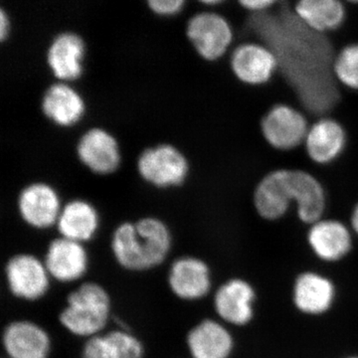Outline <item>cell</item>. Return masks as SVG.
Segmentation results:
<instances>
[{
	"instance_id": "cell-1",
	"label": "cell",
	"mask_w": 358,
	"mask_h": 358,
	"mask_svg": "<svg viewBox=\"0 0 358 358\" xmlns=\"http://www.w3.org/2000/svg\"><path fill=\"white\" fill-rule=\"evenodd\" d=\"M250 28L259 42L274 52L277 76L293 96V106L310 120L331 117L343 96L334 76L336 53L326 35L313 31L296 14L258 13Z\"/></svg>"
},
{
	"instance_id": "cell-2",
	"label": "cell",
	"mask_w": 358,
	"mask_h": 358,
	"mask_svg": "<svg viewBox=\"0 0 358 358\" xmlns=\"http://www.w3.org/2000/svg\"><path fill=\"white\" fill-rule=\"evenodd\" d=\"M254 204L258 215L268 222L286 217L296 208L303 225L326 217V188L315 174L301 169H278L266 174L257 185Z\"/></svg>"
},
{
	"instance_id": "cell-3",
	"label": "cell",
	"mask_w": 358,
	"mask_h": 358,
	"mask_svg": "<svg viewBox=\"0 0 358 358\" xmlns=\"http://www.w3.org/2000/svg\"><path fill=\"white\" fill-rule=\"evenodd\" d=\"M173 236L159 218L143 217L120 224L113 232L110 249L115 260L131 272H145L162 265L171 253Z\"/></svg>"
},
{
	"instance_id": "cell-4",
	"label": "cell",
	"mask_w": 358,
	"mask_h": 358,
	"mask_svg": "<svg viewBox=\"0 0 358 358\" xmlns=\"http://www.w3.org/2000/svg\"><path fill=\"white\" fill-rule=\"evenodd\" d=\"M110 319L112 299L96 282H85L71 292L58 317L68 333L86 339L102 334Z\"/></svg>"
},
{
	"instance_id": "cell-5",
	"label": "cell",
	"mask_w": 358,
	"mask_h": 358,
	"mask_svg": "<svg viewBox=\"0 0 358 358\" xmlns=\"http://www.w3.org/2000/svg\"><path fill=\"white\" fill-rule=\"evenodd\" d=\"M310 117L303 110L286 103H275L263 115L261 133L268 147L281 152H291L303 147Z\"/></svg>"
},
{
	"instance_id": "cell-6",
	"label": "cell",
	"mask_w": 358,
	"mask_h": 358,
	"mask_svg": "<svg viewBox=\"0 0 358 358\" xmlns=\"http://www.w3.org/2000/svg\"><path fill=\"white\" fill-rule=\"evenodd\" d=\"M141 178L157 188H171L185 182L190 166L187 157L171 143L145 148L136 162Z\"/></svg>"
},
{
	"instance_id": "cell-7",
	"label": "cell",
	"mask_w": 358,
	"mask_h": 358,
	"mask_svg": "<svg viewBox=\"0 0 358 358\" xmlns=\"http://www.w3.org/2000/svg\"><path fill=\"white\" fill-rule=\"evenodd\" d=\"M186 36L202 60L217 62L229 51L234 32L229 21L212 11L193 15L186 25Z\"/></svg>"
},
{
	"instance_id": "cell-8",
	"label": "cell",
	"mask_w": 358,
	"mask_h": 358,
	"mask_svg": "<svg viewBox=\"0 0 358 358\" xmlns=\"http://www.w3.org/2000/svg\"><path fill=\"white\" fill-rule=\"evenodd\" d=\"M229 68L231 74L245 86L263 87L277 75L279 62L267 45L246 41L231 52Z\"/></svg>"
},
{
	"instance_id": "cell-9",
	"label": "cell",
	"mask_w": 358,
	"mask_h": 358,
	"mask_svg": "<svg viewBox=\"0 0 358 358\" xmlns=\"http://www.w3.org/2000/svg\"><path fill=\"white\" fill-rule=\"evenodd\" d=\"M7 287L14 298L36 301L50 289L51 277L44 261L29 253L16 254L6 265Z\"/></svg>"
},
{
	"instance_id": "cell-10",
	"label": "cell",
	"mask_w": 358,
	"mask_h": 358,
	"mask_svg": "<svg viewBox=\"0 0 358 358\" xmlns=\"http://www.w3.org/2000/svg\"><path fill=\"white\" fill-rule=\"evenodd\" d=\"M348 143L343 124L333 117H322L310 122L303 150L315 166H329L343 157Z\"/></svg>"
},
{
	"instance_id": "cell-11",
	"label": "cell",
	"mask_w": 358,
	"mask_h": 358,
	"mask_svg": "<svg viewBox=\"0 0 358 358\" xmlns=\"http://www.w3.org/2000/svg\"><path fill=\"white\" fill-rule=\"evenodd\" d=\"M62 207L58 192L46 182L30 183L18 195L17 210L21 219L36 230L56 226Z\"/></svg>"
},
{
	"instance_id": "cell-12",
	"label": "cell",
	"mask_w": 358,
	"mask_h": 358,
	"mask_svg": "<svg viewBox=\"0 0 358 358\" xmlns=\"http://www.w3.org/2000/svg\"><path fill=\"white\" fill-rule=\"evenodd\" d=\"M76 154L85 167L99 176L114 173L121 166L119 141L105 129H90L82 134Z\"/></svg>"
},
{
	"instance_id": "cell-13",
	"label": "cell",
	"mask_w": 358,
	"mask_h": 358,
	"mask_svg": "<svg viewBox=\"0 0 358 358\" xmlns=\"http://www.w3.org/2000/svg\"><path fill=\"white\" fill-rule=\"evenodd\" d=\"M167 284L179 300H201L211 291L210 268L199 257H179L169 268Z\"/></svg>"
},
{
	"instance_id": "cell-14",
	"label": "cell",
	"mask_w": 358,
	"mask_h": 358,
	"mask_svg": "<svg viewBox=\"0 0 358 358\" xmlns=\"http://www.w3.org/2000/svg\"><path fill=\"white\" fill-rule=\"evenodd\" d=\"M306 240L313 253L324 262L343 260L353 247L350 225L336 218L324 217L308 226Z\"/></svg>"
},
{
	"instance_id": "cell-15",
	"label": "cell",
	"mask_w": 358,
	"mask_h": 358,
	"mask_svg": "<svg viewBox=\"0 0 358 358\" xmlns=\"http://www.w3.org/2000/svg\"><path fill=\"white\" fill-rule=\"evenodd\" d=\"M43 261L51 279L62 284L79 281L89 268L85 245L61 236L49 243Z\"/></svg>"
},
{
	"instance_id": "cell-16",
	"label": "cell",
	"mask_w": 358,
	"mask_h": 358,
	"mask_svg": "<svg viewBox=\"0 0 358 358\" xmlns=\"http://www.w3.org/2000/svg\"><path fill=\"white\" fill-rule=\"evenodd\" d=\"M2 345L8 358H48L51 338L36 322L17 320L4 327Z\"/></svg>"
},
{
	"instance_id": "cell-17",
	"label": "cell",
	"mask_w": 358,
	"mask_h": 358,
	"mask_svg": "<svg viewBox=\"0 0 358 358\" xmlns=\"http://www.w3.org/2000/svg\"><path fill=\"white\" fill-rule=\"evenodd\" d=\"M86 44L75 32L59 33L47 51V65L59 82L76 81L84 73Z\"/></svg>"
},
{
	"instance_id": "cell-18",
	"label": "cell",
	"mask_w": 358,
	"mask_h": 358,
	"mask_svg": "<svg viewBox=\"0 0 358 358\" xmlns=\"http://www.w3.org/2000/svg\"><path fill=\"white\" fill-rule=\"evenodd\" d=\"M255 291L248 282L231 279L214 294V310L221 322L230 326H245L253 319Z\"/></svg>"
},
{
	"instance_id": "cell-19",
	"label": "cell",
	"mask_w": 358,
	"mask_h": 358,
	"mask_svg": "<svg viewBox=\"0 0 358 358\" xmlns=\"http://www.w3.org/2000/svg\"><path fill=\"white\" fill-rule=\"evenodd\" d=\"M41 110L45 117L56 126L71 128L83 119L86 103L81 94L70 83L58 81L45 91Z\"/></svg>"
},
{
	"instance_id": "cell-20",
	"label": "cell",
	"mask_w": 358,
	"mask_h": 358,
	"mask_svg": "<svg viewBox=\"0 0 358 358\" xmlns=\"http://www.w3.org/2000/svg\"><path fill=\"white\" fill-rule=\"evenodd\" d=\"M186 345L192 358H229L234 339L222 322L207 319L190 329Z\"/></svg>"
},
{
	"instance_id": "cell-21",
	"label": "cell",
	"mask_w": 358,
	"mask_h": 358,
	"mask_svg": "<svg viewBox=\"0 0 358 358\" xmlns=\"http://www.w3.org/2000/svg\"><path fill=\"white\" fill-rule=\"evenodd\" d=\"M336 298L334 282L315 272L303 273L294 286V303L300 312L310 315L327 313Z\"/></svg>"
},
{
	"instance_id": "cell-22",
	"label": "cell",
	"mask_w": 358,
	"mask_h": 358,
	"mask_svg": "<svg viewBox=\"0 0 358 358\" xmlns=\"http://www.w3.org/2000/svg\"><path fill=\"white\" fill-rule=\"evenodd\" d=\"M100 226V216L93 204L84 199H74L61 209L56 223L59 235L85 244L93 239Z\"/></svg>"
},
{
	"instance_id": "cell-23",
	"label": "cell",
	"mask_w": 358,
	"mask_h": 358,
	"mask_svg": "<svg viewBox=\"0 0 358 358\" xmlns=\"http://www.w3.org/2000/svg\"><path fill=\"white\" fill-rule=\"evenodd\" d=\"M294 14L313 31L324 35L336 31L345 20L341 0H298Z\"/></svg>"
},
{
	"instance_id": "cell-24",
	"label": "cell",
	"mask_w": 358,
	"mask_h": 358,
	"mask_svg": "<svg viewBox=\"0 0 358 358\" xmlns=\"http://www.w3.org/2000/svg\"><path fill=\"white\" fill-rule=\"evenodd\" d=\"M333 71L343 88L358 92V43L345 45L336 53Z\"/></svg>"
},
{
	"instance_id": "cell-25",
	"label": "cell",
	"mask_w": 358,
	"mask_h": 358,
	"mask_svg": "<svg viewBox=\"0 0 358 358\" xmlns=\"http://www.w3.org/2000/svg\"><path fill=\"white\" fill-rule=\"evenodd\" d=\"M81 358H122L119 348L109 333L87 338L82 348Z\"/></svg>"
},
{
	"instance_id": "cell-26",
	"label": "cell",
	"mask_w": 358,
	"mask_h": 358,
	"mask_svg": "<svg viewBox=\"0 0 358 358\" xmlns=\"http://www.w3.org/2000/svg\"><path fill=\"white\" fill-rule=\"evenodd\" d=\"M119 348L122 358H143L145 348L141 339L124 329H110L108 331Z\"/></svg>"
},
{
	"instance_id": "cell-27",
	"label": "cell",
	"mask_w": 358,
	"mask_h": 358,
	"mask_svg": "<svg viewBox=\"0 0 358 358\" xmlns=\"http://www.w3.org/2000/svg\"><path fill=\"white\" fill-rule=\"evenodd\" d=\"M187 0H145L148 8L159 16H174L185 8Z\"/></svg>"
},
{
	"instance_id": "cell-28",
	"label": "cell",
	"mask_w": 358,
	"mask_h": 358,
	"mask_svg": "<svg viewBox=\"0 0 358 358\" xmlns=\"http://www.w3.org/2000/svg\"><path fill=\"white\" fill-rule=\"evenodd\" d=\"M279 0H238L240 6L255 14L266 13Z\"/></svg>"
},
{
	"instance_id": "cell-29",
	"label": "cell",
	"mask_w": 358,
	"mask_h": 358,
	"mask_svg": "<svg viewBox=\"0 0 358 358\" xmlns=\"http://www.w3.org/2000/svg\"><path fill=\"white\" fill-rule=\"evenodd\" d=\"M11 22L8 14L4 9L0 11V39L1 41H6L10 34Z\"/></svg>"
},
{
	"instance_id": "cell-30",
	"label": "cell",
	"mask_w": 358,
	"mask_h": 358,
	"mask_svg": "<svg viewBox=\"0 0 358 358\" xmlns=\"http://www.w3.org/2000/svg\"><path fill=\"white\" fill-rule=\"evenodd\" d=\"M348 222H350V229L358 237V203L353 207Z\"/></svg>"
},
{
	"instance_id": "cell-31",
	"label": "cell",
	"mask_w": 358,
	"mask_h": 358,
	"mask_svg": "<svg viewBox=\"0 0 358 358\" xmlns=\"http://www.w3.org/2000/svg\"><path fill=\"white\" fill-rule=\"evenodd\" d=\"M200 3L204 4V6H214L217 4L222 3L224 0H197Z\"/></svg>"
},
{
	"instance_id": "cell-32",
	"label": "cell",
	"mask_w": 358,
	"mask_h": 358,
	"mask_svg": "<svg viewBox=\"0 0 358 358\" xmlns=\"http://www.w3.org/2000/svg\"><path fill=\"white\" fill-rule=\"evenodd\" d=\"M348 1L352 2V3H358V0H348Z\"/></svg>"
},
{
	"instance_id": "cell-33",
	"label": "cell",
	"mask_w": 358,
	"mask_h": 358,
	"mask_svg": "<svg viewBox=\"0 0 358 358\" xmlns=\"http://www.w3.org/2000/svg\"><path fill=\"white\" fill-rule=\"evenodd\" d=\"M346 358H358V357H346Z\"/></svg>"
}]
</instances>
